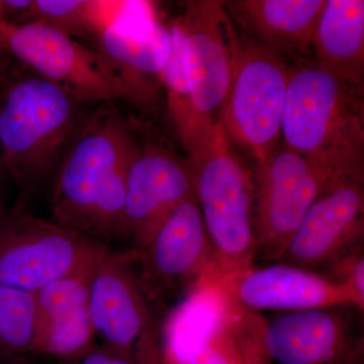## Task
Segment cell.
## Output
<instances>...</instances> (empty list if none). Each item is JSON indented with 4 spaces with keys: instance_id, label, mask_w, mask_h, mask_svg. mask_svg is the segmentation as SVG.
I'll use <instances>...</instances> for the list:
<instances>
[{
    "instance_id": "24",
    "label": "cell",
    "mask_w": 364,
    "mask_h": 364,
    "mask_svg": "<svg viewBox=\"0 0 364 364\" xmlns=\"http://www.w3.org/2000/svg\"><path fill=\"white\" fill-rule=\"evenodd\" d=\"M170 36L171 46L169 57L160 75V80L164 90L170 121L179 141L186 151L191 142L193 107L188 80L182 67L179 51V33L176 23L170 28Z\"/></svg>"
},
{
    "instance_id": "11",
    "label": "cell",
    "mask_w": 364,
    "mask_h": 364,
    "mask_svg": "<svg viewBox=\"0 0 364 364\" xmlns=\"http://www.w3.org/2000/svg\"><path fill=\"white\" fill-rule=\"evenodd\" d=\"M132 252L141 284L154 305L218 279L214 248L193 195L171 213L145 247Z\"/></svg>"
},
{
    "instance_id": "9",
    "label": "cell",
    "mask_w": 364,
    "mask_h": 364,
    "mask_svg": "<svg viewBox=\"0 0 364 364\" xmlns=\"http://www.w3.org/2000/svg\"><path fill=\"white\" fill-rule=\"evenodd\" d=\"M155 305L141 284L133 252L104 249L98 258L88 301L95 334L105 347L134 364H162Z\"/></svg>"
},
{
    "instance_id": "13",
    "label": "cell",
    "mask_w": 364,
    "mask_h": 364,
    "mask_svg": "<svg viewBox=\"0 0 364 364\" xmlns=\"http://www.w3.org/2000/svg\"><path fill=\"white\" fill-rule=\"evenodd\" d=\"M193 195L186 165L154 141L136 143L127 173L121 238L132 250L145 247L163 223Z\"/></svg>"
},
{
    "instance_id": "8",
    "label": "cell",
    "mask_w": 364,
    "mask_h": 364,
    "mask_svg": "<svg viewBox=\"0 0 364 364\" xmlns=\"http://www.w3.org/2000/svg\"><path fill=\"white\" fill-rule=\"evenodd\" d=\"M253 179L256 258L268 262L279 260L299 223L318 198L337 184L350 181L282 142L256 161Z\"/></svg>"
},
{
    "instance_id": "20",
    "label": "cell",
    "mask_w": 364,
    "mask_h": 364,
    "mask_svg": "<svg viewBox=\"0 0 364 364\" xmlns=\"http://www.w3.org/2000/svg\"><path fill=\"white\" fill-rule=\"evenodd\" d=\"M152 18L142 2L97 0H33L25 23H40L73 38H97L119 23Z\"/></svg>"
},
{
    "instance_id": "10",
    "label": "cell",
    "mask_w": 364,
    "mask_h": 364,
    "mask_svg": "<svg viewBox=\"0 0 364 364\" xmlns=\"http://www.w3.org/2000/svg\"><path fill=\"white\" fill-rule=\"evenodd\" d=\"M105 246L56 222L4 208L0 212V286L38 293Z\"/></svg>"
},
{
    "instance_id": "1",
    "label": "cell",
    "mask_w": 364,
    "mask_h": 364,
    "mask_svg": "<svg viewBox=\"0 0 364 364\" xmlns=\"http://www.w3.org/2000/svg\"><path fill=\"white\" fill-rule=\"evenodd\" d=\"M87 105L33 72L7 76L0 95V160L20 202L58 169L90 119Z\"/></svg>"
},
{
    "instance_id": "2",
    "label": "cell",
    "mask_w": 364,
    "mask_h": 364,
    "mask_svg": "<svg viewBox=\"0 0 364 364\" xmlns=\"http://www.w3.org/2000/svg\"><path fill=\"white\" fill-rule=\"evenodd\" d=\"M282 143L343 178L364 182L363 85L315 61L291 68Z\"/></svg>"
},
{
    "instance_id": "5",
    "label": "cell",
    "mask_w": 364,
    "mask_h": 364,
    "mask_svg": "<svg viewBox=\"0 0 364 364\" xmlns=\"http://www.w3.org/2000/svg\"><path fill=\"white\" fill-rule=\"evenodd\" d=\"M0 53L85 104L126 100L136 105L135 93L111 62L51 26L0 21Z\"/></svg>"
},
{
    "instance_id": "27",
    "label": "cell",
    "mask_w": 364,
    "mask_h": 364,
    "mask_svg": "<svg viewBox=\"0 0 364 364\" xmlns=\"http://www.w3.org/2000/svg\"><path fill=\"white\" fill-rule=\"evenodd\" d=\"M7 73L4 71V69L0 66V95H1L2 87H4V80H6ZM6 174H4V169H2L1 160H0V212L4 210L6 208L4 205V181L6 178Z\"/></svg>"
},
{
    "instance_id": "15",
    "label": "cell",
    "mask_w": 364,
    "mask_h": 364,
    "mask_svg": "<svg viewBox=\"0 0 364 364\" xmlns=\"http://www.w3.org/2000/svg\"><path fill=\"white\" fill-rule=\"evenodd\" d=\"M217 282L234 304L255 313L294 312L325 306H353L361 312L364 309V304L347 287L321 273L286 263L253 265Z\"/></svg>"
},
{
    "instance_id": "3",
    "label": "cell",
    "mask_w": 364,
    "mask_h": 364,
    "mask_svg": "<svg viewBox=\"0 0 364 364\" xmlns=\"http://www.w3.org/2000/svg\"><path fill=\"white\" fill-rule=\"evenodd\" d=\"M186 167L214 248L218 279L253 267L257 249L253 173L235 154L221 124Z\"/></svg>"
},
{
    "instance_id": "16",
    "label": "cell",
    "mask_w": 364,
    "mask_h": 364,
    "mask_svg": "<svg viewBox=\"0 0 364 364\" xmlns=\"http://www.w3.org/2000/svg\"><path fill=\"white\" fill-rule=\"evenodd\" d=\"M95 40L97 51L131 86L136 107L153 109L159 102L160 75L169 57L170 28L155 20L119 23L105 28Z\"/></svg>"
},
{
    "instance_id": "12",
    "label": "cell",
    "mask_w": 364,
    "mask_h": 364,
    "mask_svg": "<svg viewBox=\"0 0 364 364\" xmlns=\"http://www.w3.org/2000/svg\"><path fill=\"white\" fill-rule=\"evenodd\" d=\"M353 306H325L265 318L264 344L279 364H356L363 354Z\"/></svg>"
},
{
    "instance_id": "23",
    "label": "cell",
    "mask_w": 364,
    "mask_h": 364,
    "mask_svg": "<svg viewBox=\"0 0 364 364\" xmlns=\"http://www.w3.org/2000/svg\"><path fill=\"white\" fill-rule=\"evenodd\" d=\"M105 247L80 267L53 280L35 294L39 325L88 306L98 258Z\"/></svg>"
},
{
    "instance_id": "25",
    "label": "cell",
    "mask_w": 364,
    "mask_h": 364,
    "mask_svg": "<svg viewBox=\"0 0 364 364\" xmlns=\"http://www.w3.org/2000/svg\"><path fill=\"white\" fill-rule=\"evenodd\" d=\"M323 275L349 289L364 304L363 246L352 251L338 262L328 268Z\"/></svg>"
},
{
    "instance_id": "18",
    "label": "cell",
    "mask_w": 364,
    "mask_h": 364,
    "mask_svg": "<svg viewBox=\"0 0 364 364\" xmlns=\"http://www.w3.org/2000/svg\"><path fill=\"white\" fill-rule=\"evenodd\" d=\"M264 328L261 314L241 308L227 296L221 315L202 341L163 364H274L265 348Z\"/></svg>"
},
{
    "instance_id": "26",
    "label": "cell",
    "mask_w": 364,
    "mask_h": 364,
    "mask_svg": "<svg viewBox=\"0 0 364 364\" xmlns=\"http://www.w3.org/2000/svg\"><path fill=\"white\" fill-rule=\"evenodd\" d=\"M77 361L78 364H134L121 354L105 346L102 348L92 347Z\"/></svg>"
},
{
    "instance_id": "22",
    "label": "cell",
    "mask_w": 364,
    "mask_h": 364,
    "mask_svg": "<svg viewBox=\"0 0 364 364\" xmlns=\"http://www.w3.org/2000/svg\"><path fill=\"white\" fill-rule=\"evenodd\" d=\"M97 337L88 306L64 314L38 327L31 355L79 360Z\"/></svg>"
},
{
    "instance_id": "28",
    "label": "cell",
    "mask_w": 364,
    "mask_h": 364,
    "mask_svg": "<svg viewBox=\"0 0 364 364\" xmlns=\"http://www.w3.org/2000/svg\"><path fill=\"white\" fill-rule=\"evenodd\" d=\"M30 356V355H28ZM28 356H25V358L13 359V360H6L1 361L2 364H32L28 360Z\"/></svg>"
},
{
    "instance_id": "21",
    "label": "cell",
    "mask_w": 364,
    "mask_h": 364,
    "mask_svg": "<svg viewBox=\"0 0 364 364\" xmlns=\"http://www.w3.org/2000/svg\"><path fill=\"white\" fill-rule=\"evenodd\" d=\"M38 325L35 294L0 286V361L31 355Z\"/></svg>"
},
{
    "instance_id": "17",
    "label": "cell",
    "mask_w": 364,
    "mask_h": 364,
    "mask_svg": "<svg viewBox=\"0 0 364 364\" xmlns=\"http://www.w3.org/2000/svg\"><path fill=\"white\" fill-rule=\"evenodd\" d=\"M326 0L224 1L235 25L282 56L305 59L312 51Z\"/></svg>"
},
{
    "instance_id": "14",
    "label": "cell",
    "mask_w": 364,
    "mask_h": 364,
    "mask_svg": "<svg viewBox=\"0 0 364 364\" xmlns=\"http://www.w3.org/2000/svg\"><path fill=\"white\" fill-rule=\"evenodd\" d=\"M363 240V183L345 181L316 200L277 262L323 274Z\"/></svg>"
},
{
    "instance_id": "7",
    "label": "cell",
    "mask_w": 364,
    "mask_h": 364,
    "mask_svg": "<svg viewBox=\"0 0 364 364\" xmlns=\"http://www.w3.org/2000/svg\"><path fill=\"white\" fill-rule=\"evenodd\" d=\"M136 143L133 126L117 109L105 104L91 112L57 169L52 196L57 224L86 236L100 191Z\"/></svg>"
},
{
    "instance_id": "4",
    "label": "cell",
    "mask_w": 364,
    "mask_h": 364,
    "mask_svg": "<svg viewBox=\"0 0 364 364\" xmlns=\"http://www.w3.org/2000/svg\"><path fill=\"white\" fill-rule=\"evenodd\" d=\"M232 53L231 85L220 124L229 140L240 143L259 161L280 143L291 67L284 56L234 23Z\"/></svg>"
},
{
    "instance_id": "19",
    "label": "cell",
    "mask_w": 364,
    "mask_h": 364,
    "mask_svg": "<svg viewBox=\"0 0 364 364\" xmlns=\"http://www.w3.org/2000/svg\"><path fill=\"white\" fill-rule=\"evenodd\" d=\"M312 51L318 65L363 85V0H326Z\"/></svg>"
},
{
    "instance_id": "6",
    "label": "cell",
    "mask_w": 364,
    "mask_h": 364,
    "mask_svg": "<svg viewBox=\"0 0 364 364\" xmlns=\"http://www.w3.org/2000/svg\"><path fill=\"white\" fill-rule=\"evenodd\" d=\"M182 67L193 100L188 157L200 149L221 122L231 85V18L219 0H188L176 21Z\"/></svg>"
}]
</instances>
